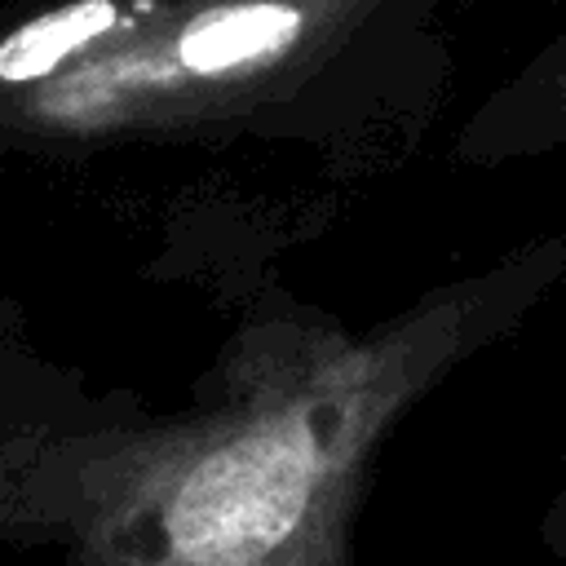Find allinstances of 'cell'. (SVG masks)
Segmentation results:
<instances>
[{"label":"cell","mask_w":566,"mask_h":566,"mask_svg":"<svg viewBox=\"0 0 566 566\" xmlns=\"http://www.w3.org/2000/svg\"><path fill=\"white\" fill-rule=\"evenodd\" d=\"M111 22H115V4L111 0H75V4H62V9L27 22L18 35H9L0 44V75L4 80H35V75L53 71L80 44H88L93 35H102Z\"/></svg>","instance_id":"3957f363"},{"label":"cell","mask_w":566,"mask_h":566,"mask_svg":"<svg viewBox=\"0 0 566 566\" xmlns=\"http://www.w3.org/2000/svg\"><path fill=\"white\" fill-rule=\"evenodd\" d=\"M296 27H301V18L287 4H270V0L226 4V9H212L186 27L181 62L199 75H217V71H230L239 62H252L261 53L283 49L296 35Z\"/></svg>","instance_id":"7a4b0ae2"},{"label":"cell","mask_w":566,"mask_h":566,"mask_svg":"<svg viewBox=\"0 0 566 566\" xmlns=\"http://www.w3.org/2000/svg\"><path fill=\"white\" fill-rule=\"evenodd\" d=\"M310 486L305 438L270 433L212 455L168 509V535L199 562H248L279 544Z\"/></svg>","instance_id":"6da1fadb"}]
</instances>
